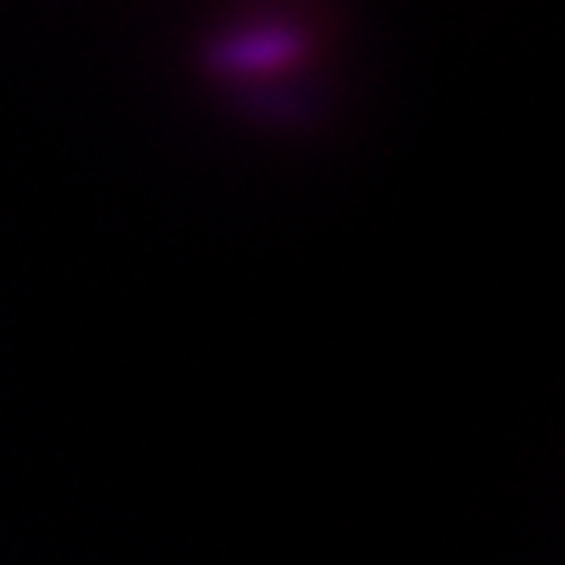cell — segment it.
Listing matches in <instances>:
<instances>
[{
    "instance_id": "1",
    "label": "cell",
    "mask_w": 565,
    "mask_h": 565,
    "mask_svg": "<svg viewBox=\"0 0 565 565\" xmlns=\"http://www.w3.org/2000/svg\"><path fill=\"white\" fill-rule=\"evenodd\" d=\"M287 55H290V42H287V38L269 34V38H266V62L287 58ZM225 62H232V65H263V42L232 45V49L225 52Z\"/></svg>"
}]
</instances>
